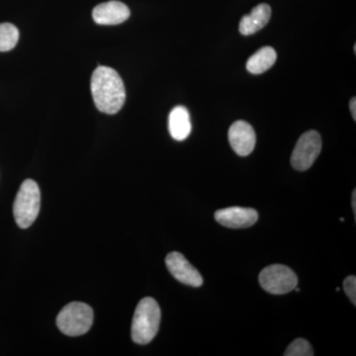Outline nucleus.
<instances>
[{
	"label": "nucleus",
	"mask_w": 356,
	"mask_h": 356,
	"mask_svg": "<svg viewBox=\"0 0 356 356\" xmlns=\"http://www.w3.org/2000/svg\"><path fill=\"white\" fill-rule=\"evenodd\" d=\"M259 283L266 291L271 294H286L297 287L298 277L289 267L273 264L266 267L259 274Z\"/></svg>",
	"instance_id": "5"
},
{
	"label": "nucleus",
	"mask_w": 356,
	"mask_h": 356,
	"mask_svg": "<svg viewBox=\"0 0 356 356\" xmlns=\"http://www.w3.org/2000/svg\"><path fill=\"white\" fill-rule=\"evenodd\" d=\"M93 323V311L88 304L72 302L60 312L57 325L63 334L79 337L86 334Z\"/></svg>",
	"instance_id": "4"
},
{
	"label": "nucleus",
	"mask_w": 356,
	"mask_h": 356,
	"mask_svg": "<svg viewBox=\"0 0 356 356\" xmlns=\"http://www.w3.org/2000/svg\"><path fill=\"white\" fill-rule=\"evenodd\" d=\"M165 264L173 277L179 282L192 287H200L203 284L202 276L197 269L180 252H173L168 254Z\"/></svg>",
	"instance_id": "7"
},
{
	"label": "nucleus",
	"mask_w": 356,
	"mask_h": 356,
	"mask_svg": "<svg viewBox=\"0 0 356 356\" xmlns=\"http://www.w3.org/2000/svg\"><path fill=\"white\" fill-rule=\"evenodd\" d=\"M41 206V192L38 184L26 179L21 185L13 205L14 219L21 229H27L36 221Z\"/></svg>",
	"instance_id": "3"
},
{
	"label": "nucleus",
	"mask_w": 356,
	"mask_h": 356,
	"mask_svg": "<svg viewBox=\"0 0 356 356\" xmlns=\"http://www.w3.org/2000/svg\"><path fill=\"white\" fill-rule=\"evenodd\" d=\"M276 51L271 47H264L254 53L247 62V70L250 74H261L270 69L275 64Z\"/></svg>",
	"instance_id": "13"
},
{
	"label": "nucleus",
	"mask_w": 356,
	"mask_h": 356,
	"mask_svg": "<svg viewBox=\"0 0 356 356\" xmlns=\"http://www.w3.org/2000/svg\"><path fill=\"white\" fill-rule=\"evenodd\" d=\"M215 219L227 228H248L257 222L259 214L252 208L229 207L218 210Z\"/></svg>",
	"instance_id": "9"
},
{
	"label": "nucleus",
	"mask_w": 356,
	"mask_h": 356,
	"mask_svg": "<svg viewBox=\"0 0 356 356\" xmlns=\"http://www.w3.org/2000/svg\"><path fill=\"white\" fill-rule=\"evenodd\" d=\"M91 93L96 108L103 113L116 114L126 100L125 86L111 67L99 65L91 76Z\"/></svg>",
	"instance_id": "1"
},
{
	"label": "nucleus",
	"mask_w": 356,
	"mask_h": 356,
	"mask_svg": "<svg viewBox=\"0 0 356 356\" xmlns=\"http://www.w3.org/2000/svg\"><path fill=\"white\" fill-rule=\"evenodd\" d=\"M271 17V8L268 4L255 6L252 13L243 16L240 22V32L245 36L254 34L266 27Z\"/></svg>",
	"instance_id": "11"
},
{
	"label": "nucleus",
	"mask_w": 356,
	"mask_h": 356,
	"mask_svg": "<svg viewBox=\"0 0 356 356\" xmlns=\"http://www.w3.org/2000/svg\"><path fill=\"white\" fill-rule=\"evenodd\" d=\"M285 356H312L314 355V350L310 343L304 339H297L289 344Z\"/></svg>",
	"instance_id": "15"
},
{
	"label": "nucleus",
	"mask_w": 356,
	"mask_h": 356,
	"mask_svg": "<svg viewBox=\"0 0 356 356\" xmlns=\"http://www.w3.org/2000/svg\"><path fill=\"white\" fill-rule=\"evenodd\" d=\"M129 7L123 2L112 0L99 4L93 9L92 17L99 25H118L130 17Z\"/></svg>",
	"instance_id": "10"
},
{
	"label": "nucleus",
	"mask_w": 356,
	"mask_h": 356,
	"mask_svg": "<svg viewBox=\"0 0 356 356\" xmlns=\"http://www.w3.org/2000/svg\"><path fill=\"white\" fill-rule=\"evenodd\" d=\"M19 40V31L10 23L0 24V51L13 50Z\"/></svg>",
	"instance_id": "14"
},
{
	"label": "nucleus",
	"mask_w": 356,
	"mask_h": 356,
	"mask_svg": "<svg viewBox=\"0 0 356 356\" xmlns=\"http://www.w3.org/2000/svg\"><path fill=\"white\" fill-rule=\"evenodd\" d=\"M168 130L173 139L184 140L191 135V115L184 106L175 107L168 117Z\"/></svg>",
	"instance_id": "12"
},
{
	"label": "nucleus",
	"mask_w": 356,
	"mask_h": 356,
	"mask_svg": "<svg viewBox=\"0 0 356 356\" xmlns=\"http://www.w3.org/2000/svg\"><path fill=\"white\" fill-rule=\"evenodd\" d=\"M351 206H353V213H355V216H356V191H353V200H351Z\"/></svg>",
	"instance_id": "18"
},
{
	"label": "nucleus",
	"mask_w": 356,
	"mask_h": 356,
	"mask_svg": "<svg viewBox=\"0 0 356 356\" xmlns=\"http://www.w3.org/2000/svg\"><path fill=\"white\" fill-rule=\"evenodd\" d=\"M322 151V139L317 131H309L300 137L291 156L295 170L305 172L315 163Z\"/></svg>",
	"instance_id": "6"
},
{
	"label": "nucleus",
	"mask_w": 356,
	"mask_h": 356,
	"mask_svg": "<svg viewBox=\"0 0 356 356\" xmlns=\"http://www.w3.org/2000/svg\"><path fill=\"white\" fill-rule=\"evenodd\" d=\"M350 108L351 115H353V119L356 120V99L355 97H353V99L350 100Z\"/></svg>",
	"instance_id": "17"
},
{
	"label": "nucleus",
	"mask_w": 356,
	"mask_h": 356,
	"mask_svg": "<svg viewBox=\"0 0 356 356\" xmlns=\"http://www.w3.org/2000/svg\"><path fill=\"white\" fill-rule=\"evenodd\" d=\"M344 291L350 298L351 303L356 304V278L355 275L348 276L343 281Z\"/></svg>",
	"instance_id": "16"
},
{
	"label": "nucleus",
	"mask_w": 356,
	"mask_h": 356,
	"mask_svg": "<svg viewBox=\"0 0 356 356\" xmlns=\"http://www.w3.org/2000/svg\"><path fill=\"white\" fill-rule=\"evenodd\" d=\"M161 318V309L156 300L151 297L140 300L134 314L131 330L134 343H151L158 334Z\"/></svg>",
	"instance_id": "2"
},
{
	"label": "nucleus",
	"mask_w": 356,
	"mask_h": 356,
	"mask_svg": "<svg viewBox=\"0 0 356 356\" xmlns=\"http://www.w3.org/2000/svg\"><path fill=\"white\" fill-rule=\"evenodd\" d=\"M229 140L232 149L238 156H247L254 151L257 136L252 125L240 120L235 122L229 128Z\"/></svg>",
	"instance_id": "8"
}]
</instances>
